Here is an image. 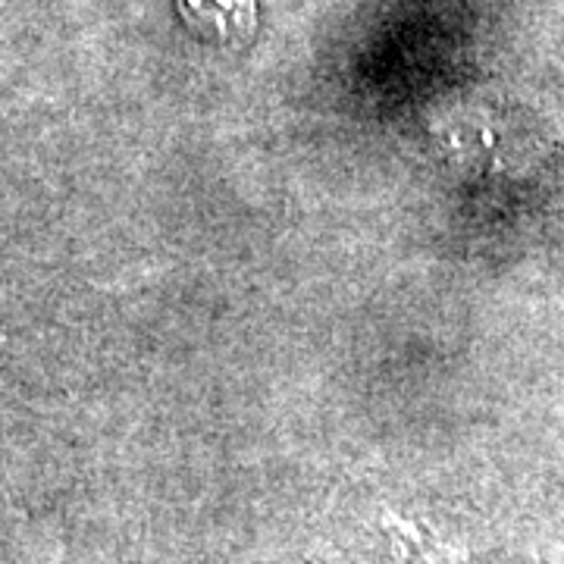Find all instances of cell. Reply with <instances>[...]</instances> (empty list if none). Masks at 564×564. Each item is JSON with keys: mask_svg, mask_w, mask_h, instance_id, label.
<instances>
[{"mask_svg": "<svg viewBox=\"0 0 564 564\" xmlns=\"http://www.w3.org/2000/svg\"><path fill=\"white\" fill-rule=\"evenodd\" d=\"M182 22L198 39L245 44L258 32V0H176Z\"/></svg>", "mask_w": 564, "mask_h": 564, "instance_id": "cell-1", "label": "cell"}]
</instances>
